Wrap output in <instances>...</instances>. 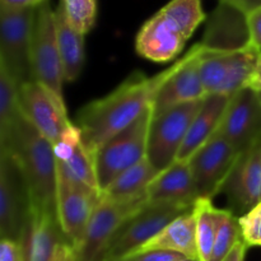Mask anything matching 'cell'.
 <instances>
[{"instance_id": "29", "label": "cell", "mask_w": 261, "mask_h": 261, "mask_svg": "<svg viewBox=\"0 0 261 261\" xmlns=\"http://www.w3.org/2000/svg\"><path fill=\"white\" fill-rule=\"evenodd\" d=\"M242 241L241 229H240L239 217L227 209V213L222 221L221 227L217 233L211 261H223L231 254L239 242Z\"/></svg>"}, {"instance_id": "22", "label": "cell", "mask_w": 261, "mask_h": 261, "mask_svg": "<svg viewBox=\"0 0 261 261\" xmlns=\"http://www.w3.org/2000/svg\"><path fill=\"white\" fill-rule=\"evenodd\" d=\"M157 175L158 171L150 163L148 157H145L137 165L120 173L101 194L117 200L145 196L148 186Z\"/></svg>"}, {"instance_id": "23", "label": "cell", "mask_w": 261, "mask_h": 261, "mask_svg": "<svg viewBox=\"0 0 261 261\" xmlns=\"http://www.w3.org/2000/svg\"><path fill=\"white\" fill-rule=\"evenodd\" d=\"M213 200L199 198L193 205V213L196 222V242H198L199 259L211 261L217 233L227 209H218L212 203Z\"/></svg>"}, {"instance_id": "40", "label": "cell", "mask_w": 261, "mask_h": 261, "mask_svg": "<svg viewBox=\"0 0 261 261\" xmlns=\"http://www.w3.org/2000/svg\"><path fill=\"white\" fill-rule=\"evenodd\" d=\"M119 261H132L130 259H122V260H119Z\"/></svg>"}, {"instance_id": "6", "label": "cell", "mask_w": 261, "mask_h": 261, "mask_svg": "<svg viewBox=\"0 0 261 261\" xmlns=\"http://www.w3.org/2000/svg\"><path fill=\"white\" fill-rule=\"evenodd\" d=\"M36 9L37 7L17 12L0 10V65L19 87L33 81L31 53Z\"/></svg>"}, {"instance_id": "39", "label": "cell", "mask_w": 261, "mask_h": 261, "mask_svg": "<svg viewBox=\"0 0 261 261\" xmlns=\"http://www.w3.org/2000/svg\"><path fill=\"white\" fill-rule=\"evenodd\" d=\"M178 261H200L199 259H193V257H184V259L178 260Z\"/></svg>"}, {"instance_id": "2", "label": "cell", "mask_w": 261, "mask_h": 261, "mask_svg": "<svg viewBox=\"0 0 261 261\" xmlns=\"http://www.w3.org/2000/svg\"><path fill=\"white\" fill-rule=\"evenodd\" d=\"M0 152L8 153L19 168L32 211L58 214V163L54 147L22 114L7 139L0 143Z\"/></svg>"}, {"instance_id": "37", "label": "cell", "mask_w": 261, "mask_h": 261, "mask_svg": "<svg viewBox=\"0 0 261 261\" xmlns=\"http://www.w3.org/2000/svg\"><path fill=\"white\" fill-rule=\"evenodd\" d=\"M249 247L244 244V241L239 242L231 254L226 257L223 261H245V256H246V251Z\"/></svg>"}, {"instance_id": "26", "label": "cell", "mask_w": 261, "mask_h": 261, "mask_svg": "<svg viewBox=\"0 0 261 261\" xmlns=\"http://www.w3.org/2000/svg\"><path fill=\"white\" fill-rule=\"evenodd\" d=\"M19 115V84L0 65V143L10 134Z\"/></svg>"}, {"instance_id": "20", "label": "cell", "mask_w": 261, "mask_h": 261, "mask_svg": "<svg viewBox=\"0 0 261 261\" xmlns=\"http://www.w3.org/2000/svg\"><path fill=\"white\" fill-rule=\"evenodd\" d=\"M148 250H167V251H175L185 255L186 257L199 259L196 222L193 209L173 219L154 239L138 249L134 254L148 251Z\"/></svg>"}, {"instance_id": "35", "label": "cell", "mask_w": 261, "mask_h": 261, "mask_svg": "<svg viewBox=\"0 0 261 261\" xmlns=\"http://www.w3.org/2000/svg\"><path fill=\"white\" fill-rule=\"evenodd\" d=\"M50 261H75L74 249L69 242H63L55 250L53 259Z\"/></svg>"}, {"instance_id": "27", "label": "cell", "mask_w": 261, "mask_h": 261, "mask_svg": "<svg viewBox=\"0 0 261 261\" xmlns=\"http://www.w3.org/2000/svg\"><path fill=\"white\" fill-rule=\"evenodd\" d=\"M161 12L175 23L186 40L194 35L205 19L201 0H170Z\"/></svg>"}, {"instance_id": "38", "label": "cell", "mask_w": 261, "mask_h": 261, "mask_svg": "<svg viewBox=\"0 0 261 261\" xmlns=\"http://www.w3.org/2000/svg\"><path fill=\"white\" fill-rule=\"evenodd\" d=\"M247 88H251L254 91L260 92L261 93V59L259 61V65H257L256 70H255L254 75L250 79L249 84H247Z\"/></svg>"}, {"instance_id": "5", "label": "cell", "mask_w": 261, "mask_h": 261, "mask_svg": "<svg viewBox=\"0 0 261 261\" xmlns=\"http://www.w3.org/2000/svg\"><path fill=\"white\" fill-rule=\"evenodd\" d=\"M31 60L33 81L64 99L63 86L65 79L58 43L55 10H53L48 0L41 3L36 9Z\"/></svg>"}, {"instance_id": "28", "label": "cell", "mask_w": 261, "mask_h": 261, "mask_svg": "<svg viewBox=\"0 0 261 261\" xmlns=\"http://www.w3.org/2000/svg\"><path fill=\"white\" fill-rule=\"evenodd\" d=\"M69 24L86 36L91 32L97 19V0H60Z\"/></svg>"}, {"instance_id": "9", "label": "cell", "mask_w": 261, "mask_h": 261, "mask_svg": "<svg viewBox=\"0 0 261 261\" xmlns=\"http://www.w3.org/2000/svg\"><path fill=\"white\" fill-rule=\"evenodd\" d=\"M32 214V203L19 168L0 152V234L22 245Z\"/></svg>"}, {"instance_id": "18", "label": "cell", "mask_w": 261, "mask_h": 261, "mask_svg": "<svg viewBox=\"0 0 261 261\" xmlns=\"http://www.w3.org/2000/svg\"><path fill=\"white\" fill-rule=\"evenodd\" d=\"M68 242L59 223L58 214L32 211L22 241L23 261H50L56 247Z\"/></svg>"}, {"instance_id": "13", "label": "cell", "mask_w": 261, "mask_h": 261, "mask_svg": "<svg viewBox=\"0 0 261 261\" xmlns=\"http://www.w3.org/2000/svg\"><path fill=\"white\" fill-rule=\"evenodd\" d=\"M203 43H196L180 59L178 68L161 87L153 102V116L180 105L201 101L206 97L200 76Z\"/></svg>"}, {"instance_id": "19", "label": "cell", "mask_w": 261, "mask_h": 261, "mask_svg": "<svg viewBox=\"0 0 261 261\" xmlns=\"http://www.w3.org/2000/svg\"><path fill=\"white\" fill-rule=\"evenodd\" d=\"M231 98L223 94H211L204 98L200 110L191 122L177 160L188 161L218 132Z\"/></svg>"}, {"instance_id": "17", "label": "cell", "mask_w": 261, "mask_h": 261, "mask_svg": "<svg viewBox=\"0 0 261 261\" xmlns=\"http://www.w3.org/2000/svg\"><path fill=\"white\" fill-rule=\"evenodd\" d=\"M147 198L148 203L193 208L199 196L189 161L176 160L172 165L158 172L148 186Z\"/></svg>"}, {"instance_id": "4", "label": "cell", "mask_w": 261, "mask_h": 261, "mask_svg": "<svg viewBox=\"0 0 261 261\" xmlns=\"http://www.w3.org/2000/svg\"><path fill=\"white\" fill-rule=\"evenodd\" d=\"M147 203V195L117 200L101 194L83 239L74 247L75 261H102L107 247L122 224Z\"/></svg>"}, {"instance_id": "3", "label": "cell", "mask_w": 261, "mask_h": 261, "mask_svg": "<svg viewBox=\"0 0 261 261\" xmlns=\"http://www.w3.org/2000/svg\"><path fill=\"white\" fill-rule=\"evenodd\" d=\"M153 119V107L130 126L114 135L94 153L101 193L124 171L147 157L148 137Z\"/></svg>"}, {"instance_id": "34", "label": "cell", "mask_w": 261, "mask_h": 261, "mask_svg": "<svg viewBox=\"0 0 261 261\" xmlns=\"http://www.w3.org/2000/svg\"><path fill=\"white\" fill-rule=\"evenodd\" d=\"M45 0H0V10H24L28 8H36Z\"/></svg>"}, {"instance_id": "7", "label": "cell", "mask_w": 261, "mask_h": 261, "mask_svg": "<svg viewBox=\"0 0 261 261\" xmlns=\"http://www.w3.org/2000/svg\"><path fill=\"white\" fill-rule=\"evenodd\" d=\"M191 209L171 204L147 203L122 224L107 247L102 261H119L130 256L154 239L173 219Z\"/></svg>"}, {"instance_id": "10", "label": "cell", "mask_w": 261, "mask_h": 261, "mask_svg": "<svg viewBox=\"0 0 261 261\" xmlns=\"http://www.w3.org/2000/svg\"><path fill=\"white\" fill-rule=\"evenodd\" d=\"M239 154L222 135L216 133L189 158L199 198L213 200L221 193Z\"/></svg>"}, {"instance_id": "21", "label": "cell", "mask_w": 261, "mask_h": 261, "mask_svg": "<svg viewBox=\"0 0 261 261\" xmlns=\"http://www.w3.org/2000/svg\"><path fill=\"white\" fill-rule=\"evenodd\" d=\"M58 43L63 61L64 79L68 83L79 78L86 63V42L84 36L76 32L66 20L61 4L55 9Z\"/></svg>"}, {"instance_id": "41", "label": "cell", "mask_w": 261, "mask_h": 261, "mask_svg": "<svg viewBox=\"0 0 261 261\" xmlns=\"http://www.w3.org/2000/svg\"><path fill=\"white\" fill-rule=\"evenodd\" d=\"M257 93H259V98H260V102H261V93H260V92H257Z\"/></svg>"}, {"instance_id": "33", "label": "cell", "mask_w": 261, "mask_h": 261, "mask_svg": "<svg viewBox=\"0 0 261 261\" xmlns=\"http://www.w3.org/2000/svg\"><path fill=\"white\" fill-rule=\"evenodd\" d=\"M0 261H23L22 245L13 240L2 239L0 241Z\"/></svg>"}, {"instance_id": "32", "label": "cell", "mask_w": 261, "mask_h": 261, "mask_svg": "<svg viewBox=\"0 0 261 261\" xmlns=\"http://www.w3.org/2000/svg\"><path fill=\"white\" fill-rule=\"evenodd\" d=\"M247 27H249L250 41L261 50V5L247 13Z\"/></svg>"}, {"instance_id": "11", "label": "cell", "mask_w": 261, "mask_h": 261, "mask_svg": "<svg viewBox=\"0 0 261 261\" xmlns=\"http://www.w3.org/2000/svg\"><path fill=\"white\" fill-rule=\"evenodd\" d=\"M20 114L51 144L59 142L73 122L69 120L64 99L36 81L19 87Z\"/></svg>"}, {"instance_id": "24", "label": "cell", "mask_w": 261, "mask_h": 261, "mask_svg": "<svg viewBox=\"0 0 261 261\" xmlns=\"http://www.w3.org/2000/svg\"><path fill=\"white\" fill-rule=\"evenodd\" d=\"M56 163H58V177L75 185L87 186L101 193L98 178H97L94 154L87 149L83 142L75 148L74 153L68 160L61 162L56 161Z\"/></svg>"}, {"instance_id": "8", "label": "cell", "mask_w": 261, "mask_h": 261, "mask_svg": "<svg viewBox=\"0 0 261 261\" xmlns=\"http://www.w3.org/2000/svg\"><path fill=\"white\" fill-rule=\"evenodd\" d=\"M203 101L180 105L153 116L148 137L147 157L158 172L177 160L191 122Z\"/></svg>"}, {"instance_id": "31", "label": "cell", "mask_w": 261, "mask_h": 261, "mask_svg": "<svg viewBox=\"0 0 261 261\" xmlns=\"http://www.w3.org/2000/svg\"><path fill=\"white\" fill-rule=\"evenodd\" d=\"M186 257L185 255L178 254L175 251H167V250H148V251L138 252V254L130 255L125 259L132 261H178Z\"/></svg>"}, {"instance_id": "12", "label": "cell", "mask_w": 261, "mask_h": 261, "mask_svg": "<svg viewBox=\"0 0 261 261\" xmlns=\"http://www.w3.org/2000/svg\"><path fill=\"white\" fill-rule=\"evenodd\" d=\"M237 153L250 149L261 142V102L259 93L244 88L232 96L218 129Z\"/></svg>"}, {"instance_id": "25", "label": "cell", "mask_w": 261, "mask_h": 261, "mask_svg": "<svg viewBox=\"0 0 261 261\" xmlns=\"http://www.w3.org/2000/svg\"><path fill=\"white\" fill-rule=\"evenodd\" d=\"M204 47L200 61L201 83L206 96L219 94L228 74L233 48H211L205 45Z\"/></svg>"}, {"instance_id": "14", "label": "cell", "mask_w": 261, "mask_h": 261, "mask_svg": "<svg viewBox=\"0 0 261 261\" xmlns=\"http://www.w3.org/2000/svg\"><path fill=\"white\" fill-rule=\"evenodd\" d=\"M101 193L58 177L56 211L64 236L74 247L82 241Z\"/></svg>"}, {"instance_id": "16", "label": "cell", "mask_w": 261, "mask_h": 261, "mask_svg": "<svg viewBox=\"0 0 261 261\" xmlns=\"http://www.w3.org/2000/svg\"><path fill=\"white\" fill-rule=\"evenodd\" d=\"M186 41L175 23L160 10L140 27L135 50L147 60L163 64L175 60L182 53Z\"/></svg>"}, {"instance_id": "15", "label": "cell", "mask_w": 261, "mask_h": 261, "mask_svg": "<svg viewBox=\"0 0 261 261\" xmlns=\"http://www.w3.org/2000/svg\"><path fill=\"white\" fill-rule=\"evenodd\" d=\"M221 193L228 199L229 211L240 216L261 203V142L240 153Z\"/></svg>"}, {"instance_id": "1", "label": "cell", "mask_w": 261, "mask_h": 261, "mask_svg": "<svg viewBox=\"0 0 261 261\" xmlns=\"http://www.w3.org/2000/svg\"><path fill=\"white\" fill-rule=\"evenodd\" d=\"M180 59L153 76L134 71L102 98L82 107L76 115L83 143L94 154L103 143L137 121L150 107L161 87L178 68Z\"/></svg>"}, {"instance_id": "30", "label": "cell", "mask_w": 261, "mask_h": 261, "mask_svg": "<svg viewBox=\"0 0 261 261\" xmlns=\"http://www.w3.org/2000/svg\"><path fill=\"white\" fill-rule=\"evenodd\" d=\"M242 241L247 247H261V203L239 217Z\"/></svg>"}, {"instance_id": "36", "label": "cell", "mask_w": 261, "mask_h": 261, "mask_svg": "<svg viewBox=\"0 0 261 261\" xmlns=\"http://www.w3.org/2000/svg\"><path fill=\"white\" fill-rule=\"evenodd\" d=\"M219 3H227V4L234 5V7L240 8V9L246 13L261 5V0H219Z\"/></svg>"}]
</instances>
